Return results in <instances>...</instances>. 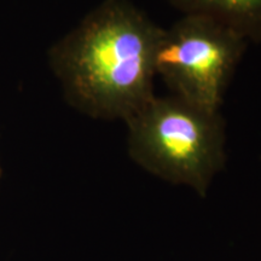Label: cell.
Listing matches in <instances>:
<instances>
[{
  "instance_id": "3",
  "label": "cell",
  "mask_w": 261,
  "mask_h": 261,
  "mask_svg": "<svg viewBox=\"0 0 261 261\" xmlns=\"http://www.w3.org/2000/svg\"><path fill=\"white\" fill-rule=\"evenodd\" d=\"M248 42L214 19L182 15L160 38L155 74L172 96L202 109L220 112Z\"/></svg>"
},
{
  "instance_id": "5",
  "label": "cell",
  "mask_w": 261,
  "mask_h": 261,
  "mask_svg": "<svg viewBox=\"0 0 261 261\" xmlns=\"http://www.w3.org/2000/svg\"><path fill=\"white\" fill-rule=\"evenodd\" d=\"M0 178H2V168H0Z\"/></svg>"
},
{
  "instance_id": "4",
  "label": "cell",
  "mask_w": 261,
  "mask_h": 261,
  "mask_svg": "<svg viewBox=\"0 0 261 261\" xmlns=\"http://www.w3.org/2000/svg\"><path fill=\"white\" fill-rule=\"evenodd\" d=\"M182 15L212 18L248 42L261 44V0H166Z\"/></svg>"
},
{
  "instance_id": "2",
  "label": "cell",
  "mask_w": 261,
  "mask_h": 261,
  "mask_svg": "<svg viewBox=\"0 0 261 261\" xmlns=\"http://www.w3.org/2000/svg\"><path fill=\"white\" fill-rule=\"evenodd\" d=\"M125 123L133 162L162 180L207 196L226 163V123L220 112L155 94Z\"/></svg>"
},
{
  "instance_id": "1",
  "label": "cell",
  "mask_w": 261,
  "mask_h": 261,
  "mask_svg": "<svg viewBox=\"0 0 261 261\" xmlns=\"http://www.w3.org/2000/svg\"><path fill=\"white\" fill-rule=\"evenodd\" d=\"M163 28L130 0H104L54 45L50 67L77 112L123 122L155 96Z\"/></svg>"
}]
</instances>
